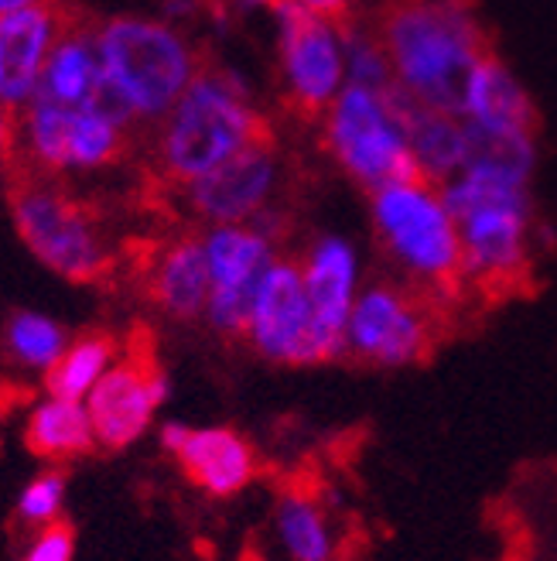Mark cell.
<instances>
[{"label": "cell", "mask_w": 557, "mask_h": 561, "mask_svg": "<svg viewBox=\"0 0 557 561\" xmlns=\"http://www.w3.org/2000/svg\"><path fill=\"white\" fill-rule=\"evenodd\" d=\"M397 87L441 114L465 117L468 82L492 51L459 0H386L373 18Z\"/></svg>", "instance_id": "cell-1"}, {"label": "cell", "mask_w": 557, "mask_h": 561, "mask_svg": "<svg viewBox=\"0 0 557 561\" xmlns=\"http://www.w3.org/2000/svg\"><path fill=\"white\" fill-rule=\"evenodd\" d=\"M267 130L270 124L257 114L246 82L206 62L172 114L154 127V172L164 185L185 188Z\"/></svg>", "instance_id": "cell-2"}, {"label": "cell", "mask_w": 557, "mask_h": 561, "mask_svg": "<svg viewBox=\"0 0 557 561\" xmlns=\"http://www.w3.org/2000/svg\"><path fill=\"white\" fill-rule=\"evenodd\" d=\"M441 199L459 222L465 285L510 295L531 274V195L526 182L462 168L441 185Z\"/></svg>", "instance_id": "cell-3"}, {"label": "cell", "mask_w": 557, "mask_h": 561, "mask_svg": "<svg viewBox=\"0 0 557 561\" xmlns=\"http://www.w3.org/2000/svg\"><path fill=\"white\" fill-rule=\"evenodd\" d=\"M373 233L401 280L449 305L465 288L459 222L428 179L394 182L370 192Z\"/></svg>", "instance_id": "cell-4"}, {"label": "cell", "mask_w": 557, "mask_h": 561, "mask_svg": "<svg viewBox=\"0 0 557 561\" xmlns=\"http://www.w3.org/2000/svg\"><path fill=\"white\" fill-rule=\"evenodd\" d=\"M96 38L114 90L130 106L134 121L148 127H158L172 114V106L206 66L192 42L169 21L137 14L106 18L96 21Z\"/></svg>", "instance_id": "cell-5"}, {"label": "cell", "mask_w": 557, "mask_h": 561, "mask_svg": "<svg viewBox=\"0 0 557 561\" xmlns=\"http://www.w3.org/2000/svg\"><path fill=\"white\" fill-rule=\"evenodd\" d=\"M14 168L8 203L24 247L45 267L79 285L103 280L114 271V250L103 237L96 209L38 168L21 161H14Z\"/></svg>", "instance_id": "cell-6"}, {"label": "cell", "mask_w": 557, "mask_h": 561, "mask_svg": "<svg viewBox=\"0 0 557 561\" xmlns=\"http://www.w3.org/2000/svg\"><path fill=\"white\" fill-rule=\"evenodd\" d=\"M322 145L367 195L394 182L425 179L407 145L401 117L390 110L383 93L367 87L346 82L336 103L325 110Z\"/></svg>", "instance_id": "cell-7"}, {"label": "cell", "mask_w": 557, "mask_h": 561, "mask_svg": "<svg viewBox=\"0 0 557 561\" xmlns=\"http://www.w3.org/2000/svg\"><path fill=\"white\" fill-rule=\"evenodd\" d=\"M449 305L407 280H373L356 295L346 356L376 370L414 367L431 356L441 340V312Z\"/></svg>", "instance_id": "cell-8"}, {"label": "cell", "mask_w": 557, "mask_h": 561, "mask_svg": "<svg viewBox=\"0 0 557 561\" xmlns=\"http://www.w3.org/2000/svg\"><path fill=\"white\" fill-rule=\"evenodd\" d=\"M130 134L134 127H124L96 110H66L35 100L21 110L18 161L45 175L100 172L130 151Z\"/></svg>", "instance_id": "cell-9"}, {"label": "cell", "mask_w": 557, "mask_h": 561, "mask_svg": "<svg viewBox=\"0 0 557 561\" xmlns=\"http://www.w3.org/2000/svg\"><path fill=\"white\" fill-rule=\"evenodd\" d=\"M277 24H281V79L288 106L301 117H322L346 90V45L343 27L309 14L294 0H277L274 4Z\"/></svg>", "instance_id": "cell-10"}, {"label": "cell", "mask_w": 557, "mask_h": 561, "mask_svg": "<svg viewBox=\"0 0 557 561\" xmlns=\"http://www.w3.org/2000/svg\"><path fill=\"white\" fill-rule=\"evenodd\" d=\"M202 240L212 274L206 322L212 325V332L227 335V340H240L250 329L260 280L277 261V247L267 237H260L250 222L246 227H240V222L212 227Z\"/></svg>", "instance_id": "cell-11"}, {"label": "cell", "mask_w": 557, "mask_h": 561, "mask_svg": "<svg viewBox=\"0 0 557 561\" xmlns=\"http://www.w3.org/2000/svg\"><path fill=\"white\" fill-rule=\"evenodd\" d=\"M169 374L158 367L151 340L141 332L120 363H114L90 390L86 408L93 417L96 442L106 448H124L144 435L154 411L169 401Z\"/></svg>", "instance_id": "cell-12"}, {"label": "cell", "mask_w": 557, "mask_h": 561, "mask_svg": "<svg viewBox=\"0 0 557 561\" xmlns=\"http://www.w3.org/2000/svg\"><path fill=\"white\" fill-rule=\"evenodd\" d=\"M277 182H281V148H277L274 130H267L240 154L212 168L209 175L188 182L182 199L195 219L227 227V222H250L264 206H270Z\"/></svg>", "instance_id": "cell-13"}, {"label": "cell", "mask_w": 557, "mask_h": 561, "mask_svg": "<svg viewBox=\"0 0 557 561\" xmlns=\"http://www.w3.org/2000/svg\"><path fill=\"white\" fill-rule=\"evenodd\" d=\"M35 100L66 106V110H96V114L120 121L124 127L137 124L130 106L124 103V96L114 90V82L106 76L100 38H96V21L79 11L72 14L62 38L55 42L48 55Z\"/></svg>", "instance_id": "cell-14"}, {"label": "cell", "mask_w": 557, "mask_h": 561, "mask_svg": "<svg viewBox=\"0 0 557 561\" xmlns=\"http://www.w3.org/2000/svg\"><path fill=\"white\" fill-rule=\"evenodd\" d=\"M246 340L254 353L277 367H315L312 298L304 288L301 261L277 257L264 274Z\"/></svg>", "instance_id": "cell-15"}, {"label": "cell", "mask_w": 557, "mask_h": 561, "mask_svg": "<svg viewBox=\"0 0 557 561\" xmlns=\"http://www.w3.org/2000/svg\"><path fill=\"white\" fill-rule=\"evenodd\" d=\"M304 288L312 298V343L315 363L346 356V329L356 305V250L343 237H318L301 257Z\"/></svg>", "instance_id": "cell-16"}, {"label": "cell", "mask_w": 557, "mask_h": 561, "mask_svg": "<svg viewBox=\"0 0 557 561\" xmlns=\"http://www.w3.org/2000/svg\"><path fill=\"white\" fill-rule=\"evenodd\" d=\"M72 14L76 8L69 0H48L0 18V106L21 114L35 100L48 55Z\"/></svg>", "instance_id": "cell-17"}, {"label": "cell", "mask_w": 557, "mask_h": 561, "mask_svg": "<svg viewBox=\"0 0 557 561\" xmlns=\"http://www.w3.org/2000/svg\"><path fill=\"white\" fill-rule=\"evenodd\" d=\"M390 103V110L401 117L407 130V145L414 151L417 168L425 172L428 182L438 188L444 182H452L468 158V127L455 114H441L434 106H425L421 100H414L404 87H397V79L386 90H380Z\"/></svg>", "instance_id": "cell-18"}, {"label": "cell", "mask_w": 557, "mask_h": 561, "mask_svg": "<svg viewBox=\"0 0 557 561\" xmlns=\"http://www.w3.org/2000/svg\"><path fill=\"white\" fill-rule=\"evenodd\" d=\"M212 291V274L206 257V240L182 233L161 243L148 264V295L169 319L192 322L206 316Z\"/></svg>", "instance_id": "cell-19"}, {"label": "cell", "mask_w": 557, "mask_h": 561, "mask_svg": "<svg viewBox=\"0 0 557 561\" xmlns=\"http://www.w3.org/2000/svg\"><path fill=\"white\" fill-rule=\"evenodd\" d=\"M185 476L212 496H236L257 476V453L233 428H192L178 448Z\"/></svg>", "instance_id": "cell-20"}, {"label": "cell", "mask_w": 557, "mask_h": 561, "mask_svg": "<svg viewBox=\"0 0 557 561\" xmlns=\"http://www.w3.org/2000/svg\"><path fill=\"white\" fill-rule=\"evenodd\" d=\"M274 535L291 561H336L339 558L336 524H332L322 496L304 483H288L277 493Z\"/></svg>", "instance_id": "cell-21"}, {"label": "cell", "mask_w": 557, "mask_h": 561, "mask_svg": "<svg viewBox=\"0 0 557 561\" xmlns=\"http://www.w3.org/2000/svg\"><path fill=\"white\" fill-rule=\"evenodd\" d=\"M465 121L489 127V130L534 134V124H537L534 103L523 93L517 76L496 59V51L486 55L468 82Z\"/></svg>", "instance_id": "cell-22"}, {"label": "cell", "mask_w": 557, "mask_h": 561, "mask_svg": "<svg viewBox=\"0 0 557 561\" xmlns=\"http://www.w3.org/2000/svg\"><path fill=\"white\" fill-rule=\"evenodd\" d=\"M93 442H96V432H93L90 408L69 398H48L45 404H38L24 432V445L45 459L82 456V453H90Z\"/></svg>", "instance_id": "cell-23"}, {"label": "cell", "mask_w": 557, "mask_h": 561, "mask_svg": "<svg viewBox=\"0 0 557 561\" xmlns=\"http://www.w3.org/2000/svg\"><path fill=\"white\" fill-rule=\"evenodd\" d=\"M117 340L109 332H86L59 356V363L45 374V387L51 398L82 401L100 383V377L114 367Z\"/></svg>", "instance_id": "cell-24"}, {"label": "cell", "mask_w": 557, "mask_h": 561, "mask_svg": "<svg viewBox=\"0 0 557 561\" xmlns=\"http://www.w3.org/2000/svg\"><path fill=\"white\" fill-rule=\"evenodd\" d=\"M4 346L8 353L35 370H51L59 356L69 350L66 329L38 312H14L4 329Z\"/></svg>", "instance_id": "cell-25"}, {"label": "cell", "mask_w": 557, "mask_h": 561, "mask_svg": "<svg viewBox=\"0 0 557 561\" xmlns=\"http://www.w3.org/2000/svg\"><path fill=\"white\" fill-rule=\"evenodd\" d=\"M343 27V45H346V82L352 87H367V90H386L394 82V69H390L386 51L376 38V32H363L349 21Z\"/></svg>", "instance_id": "cell-26"}, {"label": "cell", "mask_w": 557, "mask_h": 561, "mask_svg": "<svg viewBox=\"0 0 557 561\" xmlns=\"http://www.w3.org/2000/svg\"><path fill=\"white\" fill-rule=\"evenodd\" d=\"M62 496H66V476L62 472H45L21 493L18 511H21L24 520H32V524H51L62 511Z\"/></svg>", "instance_id": "cell-27"}, {"label": "cell", "mask_w": 557, "mask_h": 561, "mask_svg": "<svg viewBox=\"0 0 557 561\" xmlns=\"http://www.w3.org/2000/svg\"><path fill=\"white\" fill-rule=\"evenodd\" d=\"M72 551H76V535L66 520H51L38 541L32 545L24 561H72Z\"/></svg>", "instance_id": "cell-28"}, {"label": "cell", "mask_w": 557, "mask_h": 561, "mask_svg": "<svg viewBox=\"0 0 557 561\" xmlns=\"http://www.w3.org/2000/svg\"><path fill=\"white\" fill-rule=\"evenodd\" d=\"M18 148H21V117L14 110L0 106V168L18 161Z\"/></svg>", "instance_id": "cell-29"}, {"label": "cell", "mask_w": 557, "mask_h": 561, "mask_svg": "<svg viewBox=\"0 0 557 561\" xmlns=\"http://www.w3.org/2000/svg\"><path fill=\"white\" fill-rule=\"evenodd\" d=\"M294 4H301L309 14H318L325 21L343 24V21H349V11H352L356 0H294Z\"/></svg>", "instance_id": "cell-30"}, {"label": "cell", "mask_w": 557, "mask_h": 561, "mask_svg": "<svg viewBox=\"0 0 557 561\" xmlns=\"http://www.w3.org/2000/svg\"><path fill=\"white\" fill-rule=\"evenodd\" d=\"M202 8V0H164L161 11L169 21H182V18H192L195 11Z\"/></svg>", "instance_id": "cell-31"}, {"label": "cell", "mask_w": 557, "mask_h": 561, "mask_svg": "<svg viewBox=\"0 0 557 561\" xmlns=\"http://www.w3.org/2000/svg\"><path fill=\"white\" fill-rule=\"evenodd\" d=\"M188 432H192V428H185V425H175V421H172V425H164V428H161V445L169 448V453L175 456L178 448H182V442L188 438Z\"/></svg>", "instance_id": "cell-32"}, {"label": "cell", "mask_w": 557, "mask_h": 561, "mask_svg": "<svg viewBox=\"0 0 557 561\" xmlns=\"http://www.w3.org/2000/svg\"><path fill=\"white\" fill-rule=\"evenodd\" d=\"M35 4H48V0H0V18L27 11V8H35Z\"/></svg>", "instance_id": "cell-33"}, {"label": "cell", "mask_w": 557, "mask_h": 561, "mask_svg": "<svg viewBox=\"0 0 557 561\" xmlns=\"http://www.w3.org/2000/svg\"><path fill=\"white\" fill-rule=\"evenodd\" d=\"M233 4H236L240 11H254V8H274L277 0H233Z\"/></svg>", "instance_id": "cell-34"}]
</instances>
